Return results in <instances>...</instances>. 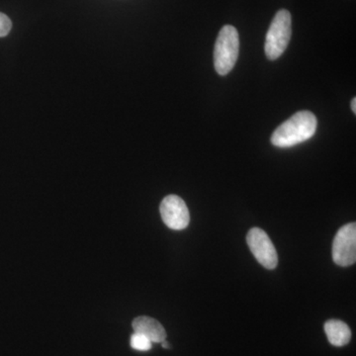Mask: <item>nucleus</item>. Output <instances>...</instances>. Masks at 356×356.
<instances>
[{"label": "nucleus", "instance_id": "f257e3e1", "mask_svg": "<svg viewBox=\"0 0 356 356\" xmlns=\"http://www.w3.org/2000/svg\"><path fill=\"white\" fill-rule=\"evenodd\" d=\"M317 117L312 112H297L274 131L271 144L277 147H291L310 140L317 130Z\"/></svg>", "mask_w": 356, "mask_h": 356}, {"label": "nucleus", "instance_id": "f03ea898", "mask_svg": "<svg viewBox=\"0 0 356 356\" xmlns=\"http://www.w3.org/2000/svg\"><path fill=\"white\" fill-rule=\"evenodd\" d=\"M240 51V37L234 26L226 25L222 28L214 49V65L217 74L227 76L235 67Z\"/></svg>", "mask_w": 356, "mask_h": 356}, {"label": "nucleus", "instance_id": "7ed1b4c3", "mask_svg": "<svg viewBox=\"0 0 356 356\" xmlns=\"http://www.w3.org/2000/svg\"><path fill=\"white\" fill-rule=\"evenodd\" d=\"M291 14L286 9H281L274 16L267 31L264 51L267 58L277 60L286 50L291 39Z\"/></svg>", "mask_w": 356, "mask_h": 356}, {"label": "nucleus", "instance_id": "20e7f679", "mask_svg": "<svg viewBox=\"0 0 356 356\" xmlns=\"http://www.w3.org/2000/svg\"><path fill=\"white\" fill-rule=\"evenodd\" d=\"M332 259L337 266H353L356 261V224L341 227L332 243Z\"/></svg>", "mask_w": 356, "mask_h": 356}, {"label": "nucleus", "instance_id": "39448f33", "mask_svg": "<svg viewBox=\"0 0 356 356\" xmlns=\"http://www.w3.org/2000/svg\"><path fill=\"white\" fill-rule=\"evenodd\" d=\"M247 242L257 261L267 269H274L278 264V255L270 238L259 228L248 232Z\"/></svg>", "mask_w": 356, "mask_h": 356}, {"label": "nucleus", "instance_id": "423d86ee", "mask_svg": "<svg viewBox=\"0 0 356 356\" xmlns=\"http://www.w3.org/2000/svg\"><path fill=\"white\" fill-rule=\"evenodd\" d=\"M161 219L172 229L180 231L187 228L191 221V215L186 204L179 196H166L161 203Z\"/></svg>", "mask_w": 356, "mask_h": 356}, {"label": "nucleus", "instance_id": "0eeeda50", "mask_svg": "<svg viewBox=\"0 0 356 356\" xmlns=\"http://www.w3.org/2000/svg\"><path fill=\"white\" fill-rule=\"evenodd\" d=\"M134 332H139L147 337L152 343H161L166 339V332L163 325L153 318L140 316L133 321Z\"/></svg>", "mask_w": 356, "mask_h": 356}, {"label": "nucleus", "instance_id": "6e6552de", "mask_svg": "<svg viewBox=\"0 0 356 356\" xmlns=\"http://www.w3.org/2000/svg\"><path fill=\"white\" fill-rule=\"evenodd\" d=\"M325 332L330 343L334 346H344L350 343L351 331L350 327L339 320H329L325 324Z\"/></svg>", "mask_w": 356, "mask_h": 356}, {"label": "nucleus", "instance_id": "1a4fd4ad", "mask_svg": "<svg viewBox=\"0 0 356 356\" xmlns=\"http://www.w3.org/2000/svg\"><path fill=\"white\" fill-rule=\"evenodd\" d=\"M130 344L133 350L138 351H149L153 346V343L139 332H134L131 336Z\"/></svg>", "mask_w": 356, "mask_h": 356}, {"label": "nucleus", "instance_id": "9d476101", "mask_svg": "<svg viewBox=\"0 0 356 356\" xmlns=\"http://www.w3.org/2000/svg\"><path fill=\"white\" fill-rule=\"evenodd\" d=\"M13 28V22L8 16L0 13V37H6Z\"/></svg>", "mask_w": 356, "mask_h": 356}, {"label": "nucleus", "instance_id": "9b49d317", "mask_svg": "<svg viewBox=\"0 0 356 356\" xmlns=\"http://www.w3.org/2000/svg\"><path fill=\"white\" fill-rule=\"evenodd\" d=\"M351 110H353V113L356 114V99H355V98H353V99L351 100Z\"/></svg>", "mask_w": 356, "mask_h": 356}, {"label": "nucleus", "instance_id": "f8f14e48", "mask_svg": "<svg viewBox=\"0 0 356 356\" xmlns=\"http://www.w3.org/2000/svg\"><path fill=\"white\" fill-rule=\"evenodd\" d=\"M161 343V346H163V348H166V350H168V348H170V343H168V341H163V343Z\"/></svg>", "mask_w": 356, "mask_h": 356}]
</instances>
